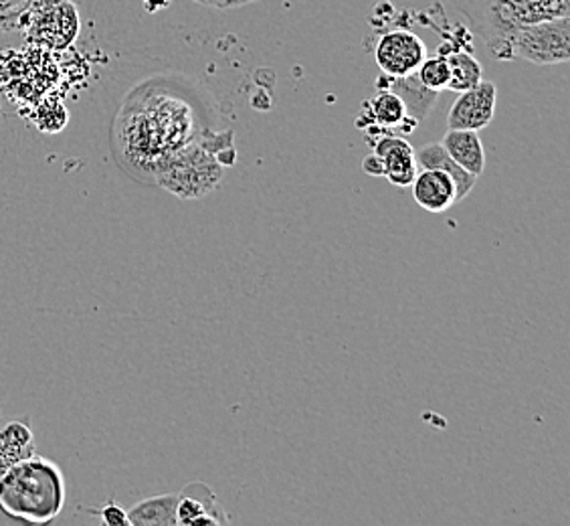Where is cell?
<instances>
[{"mask_svg": "<svg viewBox=\"0 0 570 526\" xmlns=\"http://www.w3.org/2000/svg\"><path fill=\"white\" fill-rule=\"evenodd\" d=\"M220 154L207 143L185 144L156 166L158 183L180 198L205 197L223 178Z\"/></svg>", "mask_w": 570, "mask_h": 526, "instance_id": "cell-3", "label": "cell"}, {"mask_svg": "<svg viewBox=\"0 0 570 526\" xmlns=\"http://www.w3.org/2000/svg\"><path fill=\"white\" fill-rule=\"evenodd\" d=\"M19 31L31 43L63 51L81 33L79 9L71 0H33L22 12Z\"/></svg>", "mask_w": 570, "mask_h": 526, "instance_id": "cell-5", "label": "cell"}, {"mask_svg": "<svg viewBox=\"0 0 570 526\" xmlns=\"http://www.w3.org/2000/svg\"><path fill=\"white\" fill-rule=\"evenodd\" d=\"M425 41L417 33L406 29H395L381 35L374 47V61L384 76H411L425 61Z\"/></svg>", "mask_w": 570, "mask_h": 526, "instance_id": "cell-7", "label": "cell"}, {"mask_svg": "<svg viewBox=\"0 0 570 526\" xmlns=\"http://www.w3.org/2000/svg\"><path fill=\"white\" fill-rule=\"evenodd\" d=\"M415 160H417L419 168H438L443 171L453 178L455 188H458V203L468 197L475 187L478 176L470 175L468 171H463L453 158H451L448 150L441 146V143L428 144L421 150H415Z\"/></svg>", "mask_w": 570, "mask_h": 526, "instance_id": "cell-14", "label": "cell"}, {"mask_svg": "<svg viewBox=\"0 0 570 526\" xmlns=\"http://www.w3.org/2000/svg\"><path fill=\"white\" fill-rule=\"evenodd\" d=\"M498 88L492 81H480L472 89L461 91L448 114L450 130L480 132L494 120Z\"/></svg>", "mask_w": 570, "mask_h": 526, "instance_id": "cell-8", "label": "cell"}, {"mask_svg": "<svg viewBox=\"0 0 570 526\" xmlns=\"http://www.w3.org/2000/svg\"><path fill=\"white\" fill-rule=\"evenodd\" d=\"M490 56L498 61H530L534 66H557L570 59V17L530 22L504 37Z\"/></svg>", "mask_w": 570, "mask_h": 526, "instance_id": "cell-4", "label": "cell"}, {"mask_svg": "<svg viewBox=\"0 0 570 526\" xmlns=\"http://www.w3.org/2000/svg\"><path fill=\"white\" fill-rule=\"evenodd\" d=\"M33 454H37V448L29 417L14 419L0 428V476Z\"/></svg>", "mask_w": 570, "mask_h": 526, "instance_id": "cell-12", "label": "cell"}, {"mask_svg": "<svg viewBox=\"0 0 570 526\" xmlns=\"http://www.w3.org/2000/svg\"><path fill=\"white\" fill-rule=\"evenodd\" d=\"M99 520L106 526H130L128 523V510H124L116 503H108L98 510Z\"/></svg>", "mask_w": 570, "mask_h": 526, "instance_id": "cell-20", "label": "cell"}, {"mask_svg": "<svg viewBox=\"0 0 570 526\" xmlns=\"http://www.w3.org/2000/svg\"><path fill=\"white\" fill-rule=\"evenodd\" d=\"M4 523H9L4 516L0 515V525H4Z\"/></svg>", "mask_w": 570, "mask_h": 526, "instance_id": "cell-23", "label": "cell"}, {"mask_svg": "<svg viewBox=\"0 0 570 526\" xmlns=\"http://www.w3.org/2000/svg\"><path fill=\"white\" fill-rule=\"evenodd\" d=\"M210 513L203 500H198L195 496H180L178 494V503H176V523L183 526H193L198 516Z\"/></svg>", "mask_w": 570, "mask_h": 526, "instance_id": "cell-19", "label": "cell"}, {"mask_svg": "<svg viewBox=\"0 0 570 526\" xmlns=\"http://www.w3.org/2000/svg\"><path fill=\"white\" fill-rule=\"evenodd\" d=\"M441 146L470 175L480 176L485 171V150L478 132L448 130Z\"/></svg>", "mask_w": 570, "mask_h": 526, "instance_id": "cell-13", "label": "cell"}, {"mask_svg": "<svg viewBox=\"0 0 570 526\" xmlns=\"http://www.w3.org/2000/svg\"><path fill=\"white\" fill-rule=\"evenodd\" d=\"M413 198L429 213H445L458 203V188L448 173L438 168H419L411 183Z\"/></svg>", "mask_w": 570, "mask_h": 526, "instance_id": "cell-10", "label": "cell"}, {"mask_svg": "<svg viewBox=\"0 0 570 526\" xmlns=\"http://www.w3.org/2000/svg\"><path fill=\"white\" fill-rule=\"evenodd\" d=\"M376 89H391L396 96H401L405 101L409 116H413L419 124L425 121L439 98L438 91L425 88L415 74L406 77H391L383 74L376 79Z\"/></svg>", "mask_w": 570, "mask_h": 526, "instance_id": "cell-11", "label": "cell"}, {"mask_svg": "<svg viewBox=\"0 0 570 526\" xmlns=\"http://www.w3.org/2000/svg\"><path fill=\"white\" fill-rule=\"evenodd\" d=\"M203 7H209V9H217V11H229V9H239L245 4H253L257 0H195Z\"/></svg>", "mask_w": 570, "mask_h": 526, "instance_id": "cell-21", "label": "cell"}, {"mask_svg": "<svg viewBox=\"0 0 570 526\" xmlns=\"http://www.w3.org/2000/svg\"><path fill=\"white\" fill-rule=\"evenodd\" d=\"M33 0H0V33L19 29L22 12L31 7Z\"/></svg>", "mask_w": 570, "mask_h": 526, "instance_id": "cell-18", "label": "cell"}, {"mask_svg": "<svg viewBox=\"0 0 570 526\" xmlns=\"http://www.w3.org/2000/svg\"><path fill=\"white\" fill-rule=\"evenodd\" d=\"M66 476L33 454L0 476V515L14 525H51L66 506Z\"/></svg>", "mask_w": 570, "mask_h": 526, "instance_id": "cell-1", "label": "cell"}, {"mask_svg": "<svg viewBox=\"0 0 570 526\" xmlns=\"http://www.w3.org/2000/svg\"><path fill=\"white\" fill-rule=\"evenodd\" d=\"M453 4L490 53L522 25L570 17V0H453Z\"/></svg>", "mask_w": 570, "mask_h": 526, "instance_id": "cell-2", "label": "cell"}, {"mask_svg": "<svg viewBox=\"0 0 570 526\" xmlns=\"http://www.w3.org/2000/svg\"><path fill=\"white\" fill-rule=\"evenodd\" d=\"M417 126L419 121L409 116L405 101L391 89H379L373 98L366 99L356 118V128L366 132L368 140L386 134H411Z\"/></svg>", "mask_w": 570, "mask_h": 526, "instance_id": "cell-6", "label": "cell"}, {"mask_svg": "<svg viewBox=\"0 0 570 526\" xmlns=\"http://www.w3.org/2000/svg\"><path fill=\"white\" fill-rule=\"evenodd\" d=\"M373 154L383 163V176L395 187H411L417 176L419 166L415 160V148L399 134H386L373 143Z\"/></svg>", "mask_w": 570, "mask_h": 526, "instance_id": "cell-9", "label": "cell"}, {"mask_svg": "<svg viewBox=\"0 0 570 526\" xmlns=\"http://www.w3.org/2000/svg\"><path fill=\"white\" fill-rule=\"evenodd\" d=\"M415 76L431 91L441 94L443 89L450 88V66L443 56L425 57Z\"/></svg>", "mask_w": 570, "mask_h": 526, "instance_id": "cell-17", "label": "cell"}, {"mask_svg": "<svg viewBox=\"0 0 570 526\" xmlns=\"http://www.w3.org/2000/svg\"><path fill=\"white\" fill-rule=\"evenodd\" d=\"M439 56V53H438ZM450 66V91L461 94L465 89H472L482 81V64L475 59L472 51L468 49H451L441 53Z\"/></svg>", "mask_w": 570, "mask_h": 526, "instance_id": "cell-16", "label": "cell"}, {"mask_svg": "<svg viewBox=\"0 0 570 526\" xmlns=\"http://www.w3.org/2000/svg\"><path fill=\"white\" fill-rule=\"evenodd\" d=\"M176 503L178 494L144 498L128 510V523L130 526H176Z\"/></svg>", "mask_w": 570, "mask_h": 526, "instance_id": "cell-15", "label": "cell"}, {"mask_svg": "<svg viewBox=\"0 0 570 526\" xmlns=\"http://www.w3.org/2000/svg\"><path fill=\"white\" fill-rule=\"evenodd\" d=\"M362 171L366 175L371 176H383V163L376 154H368L364 160H362Z\"/></svg>", "mask_w": 570, "mask_h": 526, "instance_id": "cell-22", "label": "cell"}]
</instances>
